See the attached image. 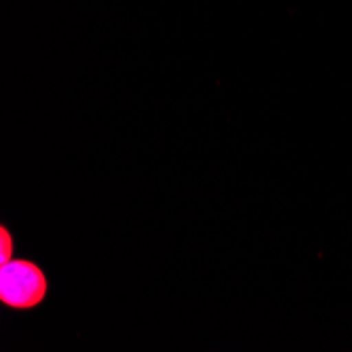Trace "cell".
<instances>
[{
	"label": "cell",
	"mask_w": 352,
	"mask_h": 352,
	"mask_svg": "<svg viewBox=\"0 0 352 352\" xmlns=\"http://www.w3.org/2000/svg\"><path fill=\"white\" fill-rule=\"evenodd\" d=\"M0 264L9 262L13 258V236L7 226H0Z\"/></svg>",
	"instance_id": "obj_2"
},
{
	"label": "cell",
	"mask_w": 352,
	"mask_h": 352,
	"mask_svg": "<svg viewBox=\"0 0 352 352\" xmlns=\"http://www.w3.org/2000/svg\"><path fill=\"white\" fill-rule=\"evenodd\" d=\"M49 280L43 268L30 260L11 258L0 266V302L13 310H32L45 302Z\"/></svg>",
	"instance_id": "obj_1"
}]
</instances>
